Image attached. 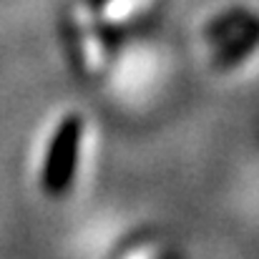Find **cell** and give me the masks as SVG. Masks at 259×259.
I'll use <instances>...</instances> for the list:
<instances>
[{
  "instance_id": "1",
  "label": "cell",
  "mask_w": 259,
  "mask_h": 259,
  "mask_svg": "<svg viewBox=\"0 0 259 259\" xmlns=\"http://www.w3.org/2000/svg\"><path fill=\"white\" fill-rule=\"evenodd\" d=\"M83 136V118L78 113H71L61 121V126L53 134V141L48 146L46 166H43V189L53 196L63 194L71 181L78 164V149Z\"/></svg>"
},
{
  "instance_id": "2",
  "label": "cell",
  "mask_w": 259,
  "mask_h": 259,
  "mask_svg": "<svg viewBox=\"0 0 259 259\" xmlns=\"http://www.w3.org/2000/svg\"><path fill=\"white\" fill-rule=\"evenodd\" d=\"M106 3H111V0H88V5H91V8H103Z\"/></svg>"
}]
</instances>
